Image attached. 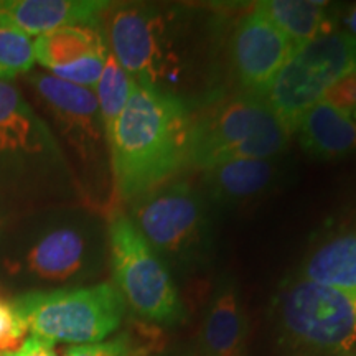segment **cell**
<instances>
[{
    "instance_id": "3957f363",
    "label": "cell",
    "mask_w": 356,
    "mask_h": 356,
    "mask_svg": "<svg viewBox=\"0 0 356 356\" xmlns=\"http://www.w3.org/2000/svg\"><path fill=\"white\" fill-rule=\"evenodd\" d=\"M71 172L48 122L20 89L0 81V190L42 195L70 181Z\"/></svg>"
},
{
    "instance_id": "4fadbf2b",
    "label": "cell",
    "mask_w": 356,
    "mask_h": 356,
    "mask_svg": "<svg viewBox=\"0 0 356 356\" xmlns=\"http://www.w3.org/2000/svg\"><path fill=\"white\" fill-rule=\"evenodd\" d=\"M109 55L96 26H66L33 40L35 61L53 76L95 89Z\"/></svg>"
},
{
    "instance_id": "8992f818",
    "label": "cell",
    "mask_w": 356,
    "mask_h": 356,
    "mask_svg": "<svg viewBox=\"0 0 356 356\" xmlns=\"http://www.w3.org/2000/svg\"><path fill=\"white\" fill-rule=\"evenodd\" d=\"M106 231L114 286L126 304L149 322H178L184 317V305L168 267L134 221L126 213L114 211Z\"/></svg>"
},
{
    "instance_id": "e0dca14e",
    "label": "cell",
    "mask_w": 356,
    "mask_h": 356,
    "mask_svg": "<svg viewBox=\"0 0 356 356\" xmlns=\"http://www.w3.org/2000/svg\"><path fill=\"white\" fill-rule=\"evenodd\" d=\"M305 280L356 293V233L333 236L307 257Z\"/></svg>"
},
{
    "instance_id": "6da1fadb",
    "label": "cell",
    "mask_w": 356,
    "mask_h": 356,
    "mask_svg": "<svg viewBox=\"0 0 356 356\" xmlns=\"http://www.w3.org/2000/svg\"><path fill=\"white\" fill-rule=\"evenodd\" d=\"M193 119L180 97L136 84L108 136L114 190L134 203L165 185L188 163Z\"/></svg>"
},
{
    "instance_id": "ba28073f",
    "label": "cell",
    "mask_w": 356,
    "mask_h": 356,
    "mask_svg": "<svg viewBox=\"0 0 356 356\" xmlns=\"http://www.w3.org/2000/svg\"><path fill=\"white\" fill-rule=\"evenodd\" d=\"M277 315L293 348L335 355L356 343V293L302 279L284 289Z\"/></svg>"
},
{
    "instance_id": "30bf717a",
    "label": "cell",
    "mask_w": 356,
    "mask_h": 356,
    "mask_svg": "<svg viewBox=\"0 0 356 356\" xmlns=\"http://www.w3.org/2000/svg\"><path fill=\"white\" fill-rule=\"evenodd\" d=\"M25 79L61 139L81 163L83 172L102 180L109 149L95 89L76 86L40 71H29Z\"/></svg>"
},
{
    "instance_id": "603a6c76",
    "label": "cell",
    "mask_w": 356,
    "mask_h": 356,
    "mask_svg": "<svg viewBox=\"0 0 356 356\" xmlns=\"http://www.w3.org/2000/svg\"><path fill=\"white\" fill-rule=\"evenodd\" d=\"M322 101L356 121V66L346 71L325 91Z\"/></svg>"
},
{
    "instance_id": "d6986e66",
    "label": "cell",
    "mask_w": 356,
    "mask_h": 356,
    "mask_svg": "<svg viewBox=\"0 0 356 356\" xmlns=\"http://www.w3.org/2000/svg\"><path fill=\"white\" fill-rule=\"evenodd\" d=\"M327 6L325 2L312 0H264L257 3L256 8L299 50L318 35L332 32Z\"/></svg>"
},
{
    "instance_id": "ffe728a7",
    "label": "cell",
    "mask_w": 356,
    "mask_h": 356,
    "mask_svg": "<svg viewBox=\"0 0 356 356\" xmlns=\"http://www.w3.org/2000/svg\"><path fill=\"white\" fill-rule=\"evenodd\" d=\"M134 86H136V81L129 76L127 71L109 53L108 58H106L99 81H97L95 88L106 139H108L111 129L114 127L118 118L121 115L124 108H126Z\"/></svg>"
},
{
    "instance_id": "277c9868",
    "label": "cell",
    "mask_w": 356,
    "mask_h": 356,
    "mask_svg": "<svg viewBox=\"0 0 356 356\" xmlns=\"http://www.w3.org/2000/svg\"><path fill=\"white\" fill-rule=\"evenodd\" d=\"M291 132L266 101L234 97L213 106L191 124L188 163L208 170L236 159H274Z\"/></svg>"
},
{
    "instance_id": "7a4b0ae2",
    "label": "cell",
    "mask_w": 356,
    "mask_h": 356,
    "mask_svg": "<svg viewBox=\"0 0 356 356\" xmlns=\"http://www.w3.org/2000/svg\"><path fill=\"white\" fill-rule=\"evenodd\" d=\"M108 252V231L83 211H55L17 233L3 266L10 274L63 284L99 269Z\"/></svg>"
},
{
    "instance_id": "52a82bcc",
    "label": "cell",
    "mask_w": 356,
    "mask_h": 356,
    "mask_svg": "<svg viewBox=\"0 0 356 356\" xmlns=\"http://www.w3.org/2000/svg\"><path fill=\"white\" fill-rule=\"evenodd\" d=\"M131 220L160 259L185 267L207 259L210 213L202 193L186 181L165 184L136 200Z\"/></svg>"
},
{
    "instance_id": "ac0fdd59",
    "label": "cell",
    "mask_w": 356,
    "mask_h": 356,
    "mask_svg": "<svg viewBox=\"0 0 356 356\" xmlns=\"http://www.w3.org/2000/svg\"><path fill=\"white\" fill-rule=\"evenodd\" d=\"M246 330V318L236 292L233 287H222L204 320V356H243Z\"/></svg>"
},
{
    "instance_id": "d4e9b609",
    "label": "cell",
    "mask_w": 356,
    "mask_h": 356,
    "mask_svg": "<svg viewBox=\"0 0 356 356\" xmlns=\"http://www.w3.org/2000/svg\"><path fill=\"white\" fill-rule=\"evenodd\" d=\"M0 356H58L55 351V343L40 338L37 335L26 337L19 348L10 353H3Z\"/></svg>"
},
{
    "instance_id": "9a60e30c",
    "label": "cell",
    "mask_w": 356,
    "mask_h": 356,
    "mask_svg": "<svg viewBox=\"0 0 356 356\" xmlns=\"http://www.w3.org/2000/svg\"><path fill=\"white\" fill-rule=\"evenodd\" d=\"M277 180L274 159H236L204 170V184L216 202L239 204L264 195Z\"/></svg>"
},
{
    "instance_id": "7402d4cb",
    "label": "cell",
    "mask_w": 356,
    "mask_h": 356,
    "mask_svg": "<svg viewBox=\"0 0 356 356\" xmlns=\"http://www.w3.org/2000/svg\"><path fill=\"white\" fill-rule=\"evenodd\" d=\"M26 325L19 317L12 302L0 299V355L15 351L26 338Z\"/></svg>"
},
{
    "instance_id": "cb8c5ba5",
    "label": "cell",
    "mask_w": 356,
    "mask_h": 356,
    "mask_svg": "<svg viewBox=\"0 0 356 356\" xmlns=\"http://www.w3.org/2000/svg\"><path fill=\"white\" fill-rule=\"evenodd\" d=\"M61 356H139L134 348L131 338L127 333L119 335L109 341H99V343L74 345L65 348Z\"/></svg>"
},
{
    "instance_id": "44dd1931",
    "label": "cell",
    "mask_w": 356,
    "mask_h": 356,
    "mask_svg": "<svg viewBox=\"0 0 356 356\" xmlns=\"http://www.w3.org/2000/svg\"><path fill=\"white\" fill-rule=\"evenodd\" d=\"M33 65V40L0 22V81L29 73Z\"/></svg>"
},
{
    "instance_id": "7c38bea8",
    "label": "cell",
    "mask_w": 356,
    "mask_h": 356,
    "mask_svg": "<svg viewBox=\"0 0 356 356\" xmlns=\"http://www.w3.org/2000/svg\"><path fill=\"white\" fill-rule=\"evenodd\" d=\"M293 53L296 47L291 40L257 8L241 20L231 43L236 74L254 95H267Z\"/></svg>"
},
{
    "instance_id": "5b68a950",
    "label": "cell",
    "mask_w": 356,
    "mask_h": 356,
    "mask_svg": "<svg viewBox=\"0 0 356 356\" xmlns=\"http://www.w3.org/2000/svg\"><path fill=\"white\" fill-rule=\"evenodd\" d=\"M32 335L65 343H99L115 332L126 300L111 282L89 287L32 291L12 300Z\"/></svg>"
},
{
    "instance_id": "2e32d148",
    "label": "cell",
    "mask_w": 356,
    "mask_h": 356,
    "mask_svg": "<svg viewBox=\"0 0 356 356\" xmlns=\"http://www.w3.org/2000/svg\"><path fill=\"white\" fill-rule=\"evenodd\" d=\"M300 144L320 159H337L356 149V121L325 101H318L297 122Z\"/></svg>"
},
{
    "instance_id": "5bb4252c",
    "label": "cell",
    "mask_w": 356,
    "mask_h": 356,
    "mask_svg": "<svg viewBox=\"0 0 356 356\" xmlns=\"http://www.w3.org/2000/svg\"><path fill=\"white\" fill-rule=\"evenodd\" d=\"M111 6L104 0H0V22L38 38L66 26H96Z\"/></svg>"
},
{
    "instance_id": "9c48e42d",
    "label": "cell",
    "mask_w": 356,
    "mask_h": 356,
    "mask_svg": "<svg viewBox=\"0 0 356 356\" xmlns=\"http://www.w3.org/2000/svg\"><path fill=\"white\" fill-rule=\"evenodd\" d=\"M356 66V38L328 32L296 50L267 91V104L279 121L296 131L312 106L322 101L328 88Z\"/></svg>"
},
{
    "instance_id": "8fae6325",
    "label": "cell",
    "mask_w": 356,
    "mask_h": 356,
    "mask_svg": "<svg viewBox=\"0 0 356 356\" xmlns=\"http://www.w3.org/2000/svg\"><path fill=\"white\" fill-rule=\"evenodd\" d=\"M108 48L136 84L157 89L168 74V40L162 15L154 7L118 6L104 13Z\"/></svg>"
},
{
    "instance_id": "484cf974",
    "label": "cell",
    "mask_w": 356,
    "mask_h": 356,
    "mask_svg": "<svg viewBox=\"0 0 356 356\" xmlns=\"http://www.w3.org/2000/svg\"><path fill=\"white\" fill-rule=\"evenodd\" d=\"M345 25L348 26L351 37L356 38V6L351 7L350 12L346 13V17H345Z\"/></svg>"
}]
</instances>
